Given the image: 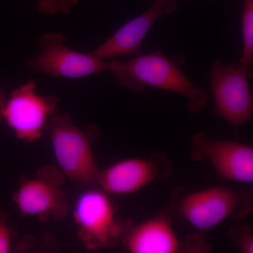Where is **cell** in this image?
<instances>
[{"label": "cell", "mask_w": 253, "mask_h": 253, "mask_svg": "<svg viewBox=\"0 0 253 253\" xmlns=\"http://www.w3.org/2000/svg\"><path fill=\"white\" fill-rule=\"evenodd\" d=\"M109 71L118 84L129 91L141 92L150 86L181 95L191 113L202 111L209 101L207 91L191 83L178 63L161 51L141 54L128 61L112 59Z\"/></svg>", "instance_id": "6da1fadb"}, {"label": "cell", "mask_w": 253, "mask_h": 253, "mask_svg": "<svg viewBox=\"0 0 253 253\" xmlns=\"http://www.w3.org/2000/svg\"><path fill=\"white\" fill-rule=\"evenodd\" d=\"M51 149L60 171L82 185L97 186L101 169L91 148L95 126L83 130L66 114H54L49 125Z\"/></svg>", "instance_id": "7a4b0ae2"}, {"label": "cell", "mask_w": 253, "mask_h": 253, "mask_svg": "<svg viewBox=\"0 0 253 253\" xmlns=\"http://www.w3.org/2000/svg\"><path fill=\"white\" fill-rule=\"evenodd\" d=\"M176 202L180 217L195 229L211 230L229 217L241 219L253 211L251 193L214 186L182 194Z\"/></svg>", "instance_id": "3957f363"}, {"label": "cell", "mask_w": 253, "mask_h": 253, "mask_svg": "<svg viewBox=\"0 0 253 253\" xmlns=\"http://www.w3.org/2000/svg\"><path fill=\"white\" fill-rule=\"evenodd\" d=\"M73 215L78 237L86 249H105L122 239L124 226L118 220L110 195L99 186H91L79 195Z\"/></svg>", "instance_id": "277c9868"}, {"label": "cell", "mask_w": 253, "mask_h": 253, "mask_svg": "<svg viewBox=\"0 0 253 253\" xmlns=\"http://www.w3.org/2000/svg\"><path fill=\"white\" fill-rule=\"evenodd\" d=\"M57 98L37 91V84L28 80L6 96L1 121L19 140L34 142L41 139L55 114Z\"/></svg>", "instance_id": "5b68a950"}, {"label": "cell", "mask_w": 253, "mask_h": 253, "mask_svg": "<svg viewBox=\"0 0 253 253\" xmlns=\"http://www.w3.org/2000/svg\"><path fill=\"white\" fill-rule=\"evenodd\" d=\"M64 179V174L57 168H42L35 176L21 181L13 201L23 215L42 221L61 220L69 210L62 188Z\"/></svg>", "instance_id": "8992f818"}, {"label": "cell", "mask_w": 253, "mask_h": 253, "mask_svg": "<svg viewBox=\"0 0 253 253\" xmlns=\"http://www.w3.org/2000/svg\"><path fill=\"white\" fill-rule=\"evenodd\" d=\"M38 44L41 52L28 62V68L33 72L54 78L79 79L109 71V62L96 59L89 53L84 54L71 49L59 33L42 35Z\"/></svg>", "instance_id": "52a82bcc"}, {"label": "cell", "mask_w": 253, "mask_h": 253, "mask_svg": "<svg viewBox=\"0 0 253 253\" xmlns=\"http://www.w3.org/2000/svg\"><path fill=\"white\" fill-rule=\"evenodd\" d=\"M248 79L241 65H225L217 59L211 66L214 110L231 126H244L253 117V98Z\"/></svg>", "instance_id": "ba28073f"}, {"label": "cell", "mask_w": 253, "mask_h": 253, "mask_svg": "<svg viewBox=\"0 0 253 253\" xmlns=\"http://www.w3.org/2000/svg\"><path fill=\"white\" fill-rule=\"evenodd\" d=\"M191 156L208 161L221 178L243 183L253 182V149L249 145L214 139L200 131L191 139Z\"/></svg>", "instance_id": "9c48e42d"}, {"label": "cell", "mask_w": 253, "mask_h": 253, "mask_svg": "<svg viewBox=\"0 0 253 253\" xmlns=\"http://www.w3.org/2000/svg\"><path fill=\"white\" fill-rule=\"evenodd\" d=\"M172 169V162L165 155L126 158L100 170L97 186L110 196H126L155 181L167 179Z\"/></svg>", "instance_id": "30bf717a"}, {"label": "cell", "mask_w": 253, "mask_h": 253, "mask_svg": "<svg viewBox=\"0 0 253 253\" xmlns=\"http://www.w3.org/2000/svg\"><path fill=\"white\" fill-rule=\"evenodd\" d=\"M126 250L131 253H176L184 251H204L201 241L184 244L177 237L168 212L124 227L122 239Z\"/></svg>", "instance_id": "8fae6325"}, {"label": "cell", "mask_w": 253, "mask_h": 253, "mask_svg": "<svg viewBox=\"0 0 253 253\" xmlns=\"http://www.w3.org/2000/svg\"><path fill=\"white\" fill-rule=\"evenodd\" d=\"M176 6L175 0H155L147 11L123 25L89 54L102 61L126 55H141V44L150 28L161 16L172 13Z\"/></svg>", "instance_id": "7c38bea8"}, {"label": "cell", "mask_w": 253, "mask_h": 253, "mask_svg": "<svg viewBox=\"0 0 253 253\" xmlns=\"http://www.w3.org/2000/svg\"><path fill=\"white\" fill-rule=\"evenodd\" d=\"M242 36L243 54L240 65L251 79L253 75V0H244Z\"/></svg>", "instance_id": "4fadbf2b"}, {"label": "cell", "mask_w": 253, "mask_h": 253, "mask_svg": "<svg viewBox=\"0 0 253 253\" xmlns=\"http://www.w3.org/2000/svg\"><path fill=\"white\" fill-rule=\"evenodd\" d=\"M231 244L242 253H253V233L247 224L233 226L227 233Z\"/></svg>", "instance_id": "5bb4252c"}, {"label": "cell", "mask_w": 253, "mask_h": 253, "mask_svg": "<svg viewBox=\"0 0 253 253\" xmlns=\"http://www.w3.org/2000/svg\"><path fill=\"white\" fill-rule=\"evenodd\" d=\"M79 0H36V7L42 14H67Z\"/></svg>", "instance_id": "9a60e30c"}, {"label": "cell", "mask_w": 253, "mask_h": 253, "mask_svg": "<svg viewBox=\"0 0 253 253\" xmlns=\"http://www.w3.org/2000/svg\"><path fill=\"white\" fill-rule=\"evenodd\" d=\"M13 231L8 223L6 213L0 211V253L12 251Z\"/></svg>", "instance_id": "2e32d148"}, {"label": "cell", "mask_w": 253, "mask_h": 253, "mask_svg": "<svg viewBox=\"0 0 253 253\" xmlns=\"http://www.w3.org/2000/svg\"><path fill=\"white\" fill-rule=\"evenodd\" d=\"M6 96L5 94L4 90L0 86V121H1V113H2L3 107L5 101H6Z\"/></svg>", "instance_id": "e0dca14e"}]
</instances>
